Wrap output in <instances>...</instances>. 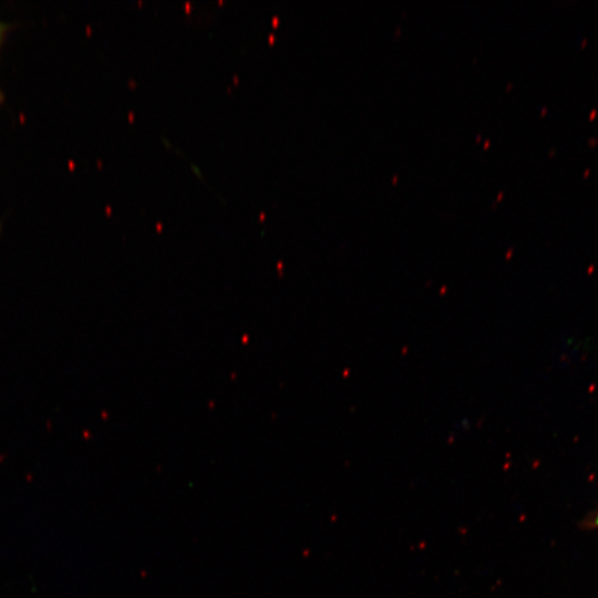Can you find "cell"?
<instances>
[{
	"mask_svg": "<svg viewBox=\"0 0 598 598\" xmlns=\"http://www.w3.org/2000/svg\"><path fill=\"white\" fill-rule=\"evenodd\" d=\"M6 32V25L0 21V48Z\"/></svg>",
	"mask_w": 598,
	"mask_h": 598,
	"instance_id": "1",
	"label": "cell"
},
{
	"mask_svg": "<svg viewBox=\"0 0 598 598\" xmlns=\"http://www.w3.org/2000/svg\"><path fill=\"white\" fill-rule=\"evenodd\" d=\"M594 524H595V526L598 527V512H597V514L595 516Z\"/></svg>",
	"mask_w": 598,
	"mask_h": 598,
	"instance_id": "2",
	"label": "cell"
}]
</instances>
